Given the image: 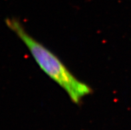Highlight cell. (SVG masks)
Here are the masks:
<instances>
[{"instance_id":"cell-1","label":"cell","mask_w":131,"mask_h":130,"mask_svg":"<svg viewBox=\"0 0 131 130\" xmlns=\"http://www.w3.org/2000/svg\"><path fill=\"white\" fill-rule=\"evenodd\" d=\"M5 22L25 44L40 68L66 92L74 104L79 105L93 92L91 88L75 77L58 56L29 34L18 19L7 18Z\"/></svg>"}]
</instances>
